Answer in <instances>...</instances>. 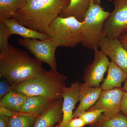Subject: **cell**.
Wrapping results in <instances>:
<instances>
[{
	"mask_svg": "<svg viewBox=\"0 0 127 127\" xmlns=\"http://www.w3.org/2000/svg\"><path fill=\"white\" fill-rule=\"evenodd\" d=\"M37 116L30 114L9 117V127H34Z\"/></svg>",
	"mask_w": 127,
	"mask_h": 127,
	"instance_id": "21",
	"label": "cell"
},
{
	"mask_svg": "<svg viewBox=\"0 0 127 127\" xmlns=\"http://www.w3.org/2000/svg\"><path fill=\"white\" fill-rule=\"evenodd\" d=\"M92 0H70L68 7L59 15L62 17H73L83 22L84 16L90 6Z\"/></svg>",
	"mask_w": 127,
	"mask_h": 127,
	"instance_id": "17",
	"label": "cell"
},
{
	"mask_svg": "<svg viewBox=\"0 0 127 127\" xmlns=\"http://www.w3.org/2000/svg\"><path fill=\"white\" fill-rule=\"evenodd\" d=\"M86 125L84 120L79 117L73 118L62 127H83Z\"/></svg>",
	"mask_w": 127,
	"mask_h": 127,
	"instance_id": "25",
	"label": "cell"
},
{
	"mask_svg": "<svg viewBox=\"0 0 127 127\" xmlns=\"http://www.w3.org/2000/svg\"><path fill=\"white\" fill-rule=\"evenodd\" d=\"M1 79L0 82V100L7 93L12 91V86L9 83L7 79Z\"/></svg>",
	"mask_w": 127,
	"mask_h": 127,
	"instance_id": "24",
	"label": "cell"
},
{
	"mask_svg": "<svg viewBox=\"0 0 127 127\" xmlns=\"http://www.w3.org/2000/svg\"><path fill=\"white\" fill-rule=\"evenodd\" d=\"M114 8L110 13L103 28V35L118 39L127 33V0H114Z\"/></svg>",
	"mask_w": 127,
	"mask_h": 127,
	"instance_id": "7",
	"label": "cell"
},
{
	"mask_svg": "<svg viewBox=\"0 0 127 127\" xmlns=\"http://www.w3.org/2000/svg\"><path fill=\"white\" fill-rule=\"evenodd\" d=\"M53 100L40 96H27L21 112L38 116L47 109Z\"/></svg>",
	"mask_w": 127,
	"mask_h": 127,
	"instance_id": "16",
	"label": "cell"
},
{
	"mask_svg": "<svg viewBox=\"0 0 127 127\" xmlns=\"http://www.w3.org/2000/svg\"><path fill=\"white\" fill-rule=\"evenodd\" d=\"M109 63L107 56L101 50L94 51L93 62L84 70L83 77L84 83L90 87H100V83L103 80Z\"/></svg>",
	"mask_w": 127,
	"mask_h": 127,
	"instance_id": "9",
	"label": "cell"
},
{
	"mask_svg": "<svg viewBox=\"0 0 127 127\" xmlns=\"http://www.w3.org/2000/svg\"><path fill=\"white\" fill-rule=\"evenodd\" d=\"M110 14L101 6L100 0H91L82 22L83 46L94 51L98 49L104 24Z\"/></svg>",
	"mask_w": 127,
	"mask_h": 127,
	"instance_id": "4",
	"label": "cell"
},
{
	"mask_svg": "<svg viewBox=\"0 0 127 127\" xmlns=\"http://www.w3.org/2000/svg\"><path fill=\"white\" fill-rule=\"evenodd\" d=\"M0 114H2L9 117L20 115H30V114L25 113L21 112H16L6 109L4 107L0 106Z\"/></svg>",
	"mask_w": 127,
	"mask_h": 127,
	"instance_id": "26",
	"label": "cell"
},
{
	"mask_svg": "<svg viewBox=\"0 0 127 127\" xmlns=\"http://www.w3.org/2000/svg\"><path fill=\"white\" fill-rule=\"evenodd\" d=\"M125 92H127V78L125 82L124 86L123 88Z\"/></svg>",
	"mask_w": 127,
	"mask_h": 127,
	"instance_id": "30",
	"label": "cell"
},
{
	"mask_svg": "<svg viewBox=\"0 0 127 127\" xmlns=\"http://www.w3.org/2000/svg\"><path fill=\"white\" fill-rule=\"evenodd\" d=\"M107 75L100 87L102 91L121 88L122 83L127 78V73L111 61L107 69Z\"/></svg>",
	"mask_w": 127,
	"mask_h": 127,
	"instance_id": "14",
	"label": "cell"
},
{
	"mask_svg": "<svg viewBox=\"0 0 127 127\" xmlns=\"http://www.w3.org/2000/svg\"><path fill=\"white\" fill-rule=\"evenodd\" d=\"M63 98L53 100L43 113L37 116L34 127H53L62 121Z\"/></svg>",
	"mask_w": 127,
	"mask_h": 127,
	"instance_id": "12",
	"label": "cell"
},
{
	"mask_svg": "<svg viewBox=\"0 0 127 127\" xmlns=\"http://www.w3.org/2000/svg\"><path fill=\"white\" fill-rule=\"evenodd\" d=\"M82 24L73 17L59 16L50 24L47 35L52 37L58 47H75L82 42Z\"/></svg>",
	"mask_w": 127,
	"mask_h": 127,
	"instance_id": "5",
	"label": "cell"
},
{
	"mask_svg": "<svg viewBox=\"0 0 127 127\" xmlns=\"http://www.w3.org/2000/svg\"><path fill=\"white\" fill-rule=\"evenodd\" d=\"M121 111L127 117V92H124L121 103Z\"/></svg>",
	"mask_w": 127,
	"mask_h": 127,
	"instance_id": "27",
	"label": "cell"
},
{
	"mask_svg": "<svg viewBox=\"0 0 127 127\" xmlns=\"http://www.w3.org/2000/svg\"><path fill=\"white\" fill-rule=\"evenodd\" d=\"M67 77L58 71L43 69L39 75L21 84L12 87V91L20 92L27 96H40L54 100L63 98Z\"/></svg>",
	"mask_w": 127,
	"mask_h": 127,
	"instance_id": "3",
	"label": "cell"
},
{
	"mask_svg": "<svg viewBox=\"0 0 127 127\" xmlns=\"http://www.w3.org/2000/svg\"><path fill=\"white\" fill-rule=\"evenodd\" d=\"M97 120V127H127V117L121 112L109 118Z\"/></svg>",
	"mask_w": 127,
	"mask_h": 127,
	"instance_id": "20",
	"label": "cell"
},
{
	"mask_svg": "<svg viewBox=\"0 0 127 127\" xmlns=\"http://www.w3.org/2000/svg\"><path fill=\"white\" fill-rule=\"evenodd\" d=\"M19 45L26 48L34 57L42 63H45L50 66L51 70L57 71L56 51L58 47L52 37L43 40L19 38Z\"/></svg>",
	"mask_w": 127,
	"mask_h": 127,
	"instance_id": "6",
	"label": "cell"
},
{
	"mask_svg": "<svg viewBox=\"0 0 127 127\" xmlns=\"http://www.w3.org/2000/svg\"><path fill=\"white\" fill-rule=\"evenodd\" d=\"M125 91L122 88H117L102 91L97 102L88 110L104 109L103 116L100 118L106 119L121 112V103Z\"/></svg>",
	"mask_w": 127,
	"mask_h": 127,
	"instance_id": "8",
	"label": "cell"
},
{
	"mask_svg": "<svg viewBox=\"0 0 127 127\" xmlns=\"http://www.w3.org/2000/svg\"><path fill=\"white\" fill-rule=\"evenodd\" d=\"M43 69L40 61L11 45L0 53V76L12 87L36 76Z\"/></svg>",
	"mask_w": 127,
	"mask_h": 127,
	"instance_id": "2",
	"label": "cell"
},
{
	"mask_svg": "<svg viewBox=\"0 0 127 127\" xmlns=\"http://www.w3.org/2000/svg\"><path fill=\"white\" fill-rule=\"evenodd\" d=\"M9 117L2 114H0V127H9Z\"/></svg>",
	"mask_w": 127,
	"mask_h": 127,
	"instance_id": "28",
	"label": "cell"
},
{
	"mask_svg": "<svg viewBox=\"0 0 127 127\" xmlns=\"http://www.w3.org/2000/svg\"><path fill=\"white\" fill-rule=\"evenodd\" d=\"M81 83L76 81L71 84L70 87H65L63 91V118L57 127H62L73 118V109L76 104L80 101Z\"/></svg>",
	"mask_w": 127,
	"mask_h": 127,
	"instance_id": "11",
	"label": "cell"
},
{
	"mask_svg": "<svg viewBox=\"0 0 127 127\" xmlns=\"http://www.w3.org/2000/svg\"><path fill=\"white\" fill-rule=\"evenodd\" d=\"M104 111V109L89 110L84 112L78 117L84 120L86 125L92 124L97 121Z\"/></svg>",
	"mask_w": 127,
	"mask_h": 127,
	"instance_id": "23",
	"label": "cell"
},
{
	"mask_svg": "<svg viewBox=\"0 0 127 127\" xmlns=\"http://www.w3.org/2000/svg\"><path fill=\"white\" fill-rule=\"evenodd\" d=\"M26 4V0H0V20L14 18L17 11Z\"/></svg>",
	"mask_w": 127,
	"mask_h": 127,
	"instance_id": "19",
	"label": "cell"
},
{
	"mask_svg": "<svg viewBox=\"0 0 127 127\" xmlns=\"http://www.w3.org/2000/svg\"><path fill=\"white\" fill-rule=\"evenodd\" d=\"M24 7L14 17L25 26L47 34L53 21L68 7L70 0H26Z\"/></svg>",
	"mask_w": 127,
	"mask_h": 127,
	"instance_id": "1",
	"label": "cell"
},
{
	"mask_svg": "<svg viewBox=\"0 0 127 127\" xmlns=\"http://www.w3.org/2000/svg\"><path fill=\"white\" fill-rule=\"evenodd\" d=\"M99 47L111 61L127 73V51L118 39H113L103 35L100 40Z\"/></svg>",
	"mask_w": 127,
	"mask_h": 127,
	"instance_id": "10",
	"label": "cell"
},
{
	"mask_svg": "<svg viewBox=\"0 0 127 127\" xmlns=\"http://www.w3.org/2000/svg\"><path fill=\"white\" fill-rule=\"evenodd\" d=\"M109 1H111V0H109Z\"/></svg>",
	"mask_w": 127,
	"mask_h": 127,
	"instance_id": "31",
	"label": "cell"
},
{
	"mask_svg": "<svg viewBox=\"0 0 127 127\" xmlns=\"http://www.w3.org/2000/svg\"><path fill=\"white\" fill-rule=\"evenodd\" d=\"M7 26L11 35H17L23 38L46 40L50 37L47 34L34 31L20 24L14 18L0 20Z\"/></svg>",
	"mask_w": 127,
	"mask_h": 127,
	"instance_id": "15",
	"label": "cell"
},
{
	"mask_svg": "<svg viewBox=\"0 0 127 127\" xmlns=\"http://www.w3.org/2000/svg\"><path fill=\"white\" fill-rule=\"evenodd\" d=\"M102 91L100 87H90L84 83H81L80 103L73 112V118L79 117L82 113L94 106L99 99Z\"/></svg>",
	"mask_w": 127,
	"mask_h": 127,
	"instance_id": "13",
	"label": "cell"
},
{
	"mask_svg": "<svg viewBox=\"0 0 127 127\" xmlns=\"http://www.w3.org/2000/svg\"><path fill=\"white\" fill-rule=\"evenodd\" d=\"M11 35L7 26L0 21V53L4 52L9 48L10 45L8 39Z\"/></svg>",
	"mask_w": 127,
	"mask_h": 127,
	"instance_id": "22",
	"label": "cell"
},
{
	"mask_svg": "<svg viewBox=\"0 0 127 127\" xmlns=\"http://www.w3.org/2000/svg\"><path fill=\"white\" fill-rule=\"evenodd\" d=\"M118 39L124 48L127 51V33L120 35Z\"/></svg>",
	"mask_w": 127,
	"mask_h": 127,
	"instance_id": "29",
	"label": "cell"
},
{
	"mask_svg": "<svg viewBox=\"0 0 127 127\" xmlns=\"http://www.w3.org/2000/svg\"><path fill=\"white\" fill-rule=\"evenodd\" d=\"M27 96L20 92L10 91L0 100V106L11 111L20 112Z\"/></svg>",
	"mask_w": 127,
	"mask_h": 127,
	"instance_id": "18",
	"label": "cell"
}]
</instances>
